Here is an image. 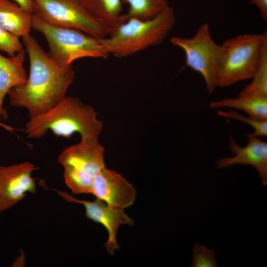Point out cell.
Masks as SVG:
<instances>
[{
  "mask_svg": "<svg viewBox=\"0 0 267 267\" xmlns=\"http://www.w3.org/2000/svg\"><path fill=\"white\" fill-rule=\"evenodd\" d=\"M28 54L30 72L26 83L10 89L9 104L25 109L29 118L47 111L60 102L75 78L72 65L55 62L30 34L22 38Z\"/></svg>",
  "mask_w": 267,
  "mask_h": 267,
  "instance_id": "cell-1",
  "label": "cell"
},
{
  "mask_svg": "<svg viewBox=\"0 0 267 267\" xmlns=\"http://www.w3.org/2000/svg\"><path fill=\"white\" fill-rule=\"evenodd\" d=\"M102 129L103 123L92 107L66 95L47 111L29 118L25 132L31 138H40L51 131L65 138L78 133L81 138L98 140Z\"/></svg>",
  "mask_w": 267,
  "mask_h": 267,
  "instance_id": "cell-2",
  "label": "cell"
},
{
  "mask_svg": "<svg viewBox=\"0 0 267 267\" xmlns=\"http://www.w3.org/2000/svg\"><path fill=\"white\" fill-rule=\"evenodd\" d=\"M176 21L174 8L170 5L156 16L148 19L130 18L99 41L108 53L118 58L128 56L161 44Z\"/></svg>",
  "mask_w": 267,
  "mask_h": 267,
  "instance_id": "cell-3",
  "label": "cell"
},
{
  "mask_svg": "<svg viewBox=\"0 0 267 267\" xmlns=\"http://www.w3.org/2000/svg\"><path fill=\"white\" fill-rule=\"evenodd\" d=\"M267 30L244 33L225 40L218 68L217 87H225L252 79L260 62Z\"/></svg>",
  "mask_w": 267,
  "mask_h": 267,
  "instance_id": "cell-4",
  "label": "cell"
},
{
  "mask_svg": "<svg viewBox=\"0 0 267 267\" xmlns=\"http://www.w3.org/2000/svg\"><path fill=\"white\" fill-rule=\"evenodd\" d=\"M32 28L44 36L48 55L60 65H72L82 58H106L109 55L99 39L80 31L48 24L33 15Z\"/></svg>",
  "mask_w": 267,
  "mask_h": 267,
  "instance_id": "cell-5",
  "label": "cell"
},
{
  "mask_svg": "<svg viewBox=\"0 0 267 267\" xmlns=\"http://www.w3.org/2000/svg\"><path fill=\"white\" fill-rule=\"evenodd\" d=\"M33 15L55 26L80 31L97 39L113 29L93 16L81 0H31Z\"/></svg>",
  "mask_w": 267,
  "mask_h": 267,
  "instance_id": "cell-6",
  "label": "cell"
},
{
  "mask_svg": "<svg viewBox=\"0 0 267 267\" xmlns=\"http://www.w3.org/2000/svg\"><path fill=\"white\" fill-rule=\"evenodd\" d=\"M170 41L173 45L182 50L185 65L200 74L208 92L212 93L217 87L222 45L213 39L209 25L202 24L190 38L173 36Z\"/></svg>",
  "mask_w": 267,
  "mask_h": 267,
  "instance_id": "cell-7",
  "label": "cell"
},
{
  "mask_svg": "<svg viewBox=\"0 0 267 267\" xmlns=\"http://www.w3.org/2000/svg\"><path fill=\"white\" fill-rule=\"evenodd\" d=\"M38 169L29 162L0 166V213L15 206L28 193L36 192L32 174Z\"/></svg>",
  "mask_w": 267,
  "mask_h": 267,
  "instance_id": "cell-8",
  "label": "cell"
},
{
  "mask_svg": "<svg viewBox=\"0 0 267 267\" xmlns=\"http://www.w3.org/2000/svg\"><path fill=\"white\" fill-rule=\"evenodd\" d=\"M55 190L66 201L83 205L87 218L102 224L107 229L108 237L105 246L108 253L113 255L119 248L116 239L119 226L124 224L132 225L134 223L133 220L124 212V209L110 206L98 198L93 201L80 200L67 192Z\"/></svg>",
  "mask_w": 267,
  "mask_h": 267,
  "instance_id": "cell-9",
  "label": "cell"
},
{
  "mask_svg": "<svg viewBox=\"0 0 267 267\" xmlns=\"http://www.w3.org/2000/svg\"><path fill=\"white\" fill-rule=\"evenodd\" d=\"M104 148L98 140L81 138L78 143L65 148L58 158L63 168H71L94 178L105 168Z\"/></svg>",
  "mask_w": 267,
  "mask_h": 267,
  "instance_id": "cell-10",
  "label": "cell"
},
{
  "mask_svg": "<svg viewBox=\"0 0 267 267\" xmlns=\"http://www.w3.org/2000/svg\"><path fill=\"white\" fill-rule=\"evenodd\" d=\"M91 194L110 206L124 209L134 204L136 191L121 175L105 168L94 177Z\"/></svg>",
  "mask_w": 267,
  "mask_h": 267,
  "instance_id": "cell-11",
  "label": "cell"
},
{
  "mask_svg": "<svg viewBox=\"0 0 267 267\" xmlns=\"http://www.w3.org/2000/svg\"><path fill=\"white\" fill-rule=\"evenodd\" d=\"M248 143L240 146L234 138H229L228 147L233 157L220 158L217 161L219 168L235 164L248 165L255 168L264 186L267 185V142L251 133L246 134Z\"/></svg>",
  "mask_w": 267,
  "mask_h": 267,
  "instance_id": "cell-12",
  "label": "cell"
},
{
  "mask_svg": "<svg viewBox=\"0 0 267 267\" xmlns=\"http://www.w3.org/2000/svg\"><path fill=\"white\" fill-rule=\"evenodd\" d=\"M25 55L24 49L9 57L0 54V120L8 117L3 100L8 90L27 81L28 77L24 67Z\"/></svg>",
  "mask_w": 267,
  "mask_h": 267,
  "instance_id": "cell-13",
  "label": "cell"
},
{
  "mask_svg": "<svg viewBox=\"0 0 267 267\" xmlns=\"http://www.w3.org/2000/svg\"><path fill=\"white\" fill-rule=\"evenodd\" d=\"M32 11L15 1L0 0V26L18 37L30 35L32 29Z\"/></svg>",
  "mask_w": 267,
  "mask_h": 267,
  "instance_id": "cell-14",
  "label": "cell"
},
{
  "mask_svg": "<svg viewBox=\"0 0 267 267\" xmlns=\"http://www.w3.org/2000/svg\"><path fill=\"white\" fill-rule=\"evenodd\" d=\"M212 108L229 107L242 110L248 116L259 120H267V97L239 96L212 101Z\"/></svg>",
  "mask_w": 267,
  "mask_h": 267,
  "instance_id": "cell-15",
  "label": "cell"
},
{
  "mask_svg": "<svg viewBox=\"0 0 267 267\" xmlns=\"http://www.w3.org/2000/svg\"><path fill=\"white\" fill-rule=\"evenodd\" d=\"M96 18L113 30L127 19L122 13V0H81Z\"/></svg>",
  "mask_w": 267,
  "mask_h": 267,
  "instance_id": "cell-16",
  "label": "cell"
},
{
  "mask_svg": "<svg viewBox=\"0 0 267 267\" xmlns=\"http://www.w3.org/2000/svg\"><path fill=\"white\" fill-rule=\"evenodd\" d=\"M252 79V82L239 96L267 97V38L263 44L259 64Z\"/></svg>",
  "mask_w": 267,
  "mask_h": 267,
  "instance_id": "cell-17",
  "label": "cell"
},
{
  "mask_svg": "<svg viewBox=\"0 0 267 267\" xmlns=\"http://www.w3.org/2000/svg\"><path fill=\"white\" fill-rule=\"evenodd\" d=\"M122 1L129 5L128 11L125 14L127 19H150L169 6L168 0H122Z\"/></svg>",
  "mask_w": 267,
  "mask_h": 267,
  "instance_id": "cell-18",
  "label": "cell"
},
{
  "mask_svg": "<svg viewBox=\"0 0 267 267\" xmlns=\"http://www.w3.org/2000/svg\"><path fill=\"white\" fill-rule=\"evenodd\" d=\"M63 177L65 184L74 194H91L93 177L73 169L64 168Z\"/></svg>",
  "mask_w": 267,
  "mask_h": 267,
  "instance_id": "cell-19",
  "label": "cell"
},
{
  "mask_svg": "<svg viewBox=\"0 0 267 267\" xmlns=\"http://www.w3.org/2000/svg\"><path fill=\"white\" fill-rule=\"evenodd\" d=\"M218 115L226 119H233L240 121L250 126L254 130L251 133L254 135L261 137L267 135V120H259L250 116L246 117L233 110L217 111Z\"/></svg>",
  "mask_w": 267,
  "mask_h": 267,
  "instance_id": "cell-20",
  "label": "cell"
},
{
  "mask_svg": "<svg viewBox=\"0 0 267 267\" xmlns=\"http://www.w3.org/2000/svg\"><path fill=\"white\" fill-rule=\"evenodd\" d=\"M192 267H217L215 251L196 243L193 248Z\"/></svg>",
  "mask_w": 267,
  "mask_h": 267,
  "instance_id": "cell-21",
  "label": "cell"
},
{
  "mask_svg": "<svg viewBox=\"0 0 267 267\" xmlns=\"http://www.w3.org/2000/svg\"><path fill=\"white\" fill-rule=\"evenodd\" d=\"M23 49L19 37L8 32L0 26V50L9 56H13Z\"/></svg>",
  "mask_w": 267,
  "mask_h": 267,
  "instance_id": "cell-22",
  "label": "cell"
},
{
  "mask_svg": "<svg viewBox=\"0 0 267 267\" xmlns=\"http://www.w3.org/2000/svg\"><path fill=\"white\" fill-rule=\"evenodd\" d=\"M249 3L256 6L259 10L261 18L267 21V0H249Z\"/></svg>",
  "mask_w": 267,
  "mask_h": 267,
  "instance_id": "cell-23",
  "label": "cell"
},
{
  "mask_svg": "<svg viewBox=\"0 0 267 267\" xmlns=\"http://www.w3.org/2000/svg\"><path fill=\"white\" fill-rule=\"evenodd\" d=\"M14 1L17 2L21 6L24 7V8L31 10L32 11V3L31 0H13Z\"/></svg>",
  "mask_w": 267,
  "mask_h": 267,
  "instance_id": "cell-24",
  "label": "cell"
},
{
  "mask_svg": "<svg viewBox=\"0 0 267 267\" xmlns=\"http://www.w3.org/2000/svg\"><path fill=\"white\" fill-rule=\"evenodd\" d=\"M0 127H1L4 130L9 131V132H13V131L17 130L14 128L3 123L2 122H1V120H0Z\"/></svg>",
  "mask_w": 267,
  "mask_h": 267,
  "instance_id": "cell-25",
  "label": "cell"
}]
</instances>
